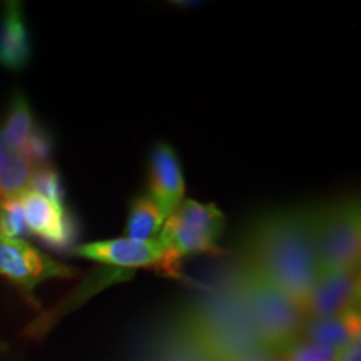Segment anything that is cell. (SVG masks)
<instances>
[{
  "label": "cell",
  "mask_w": 361,
  "mask_h": 361,
  "mask_svg": "<svg viewBox=\"0 0 361 361\" xmlns=\"http://www.w3.org/2000/svg\"><path fill=\"white\" fill-rule=\"evenodd\" d=\"M311 214L313 206L266 211L250 221L239 252V258L301 310L319 276L311 236Z\"/></svg>",
  "instance_id": "1"
},
{
  "label": "cell",
  "mask_w": 361,
  "mask_h": 361,
  "mask_svg": "<svg viewBox=\"0 0 361 361\" xmlns=\"http://www.w3.org/2000/svg\"><path fill=\"white\" fill-rule=\"evenodd\" d=\"M229 286L234 306L264 351L276 356L301 336L306 322L301 306L241 258L233 266Z\"/></svg>",
  "instance_id": "2"
},
{
  "label": "cell",
  "mask_w": 361,
  "mask_h": 361,
  "mask_svg": "<svg viewBox=\"0 0 361 361\" xmlns=\"http://www.w3.org/2000/svg\"><path fill=\"white\" fill-rule=\"evenodd\" d=\"M311 236L318 274L360 268V197H338L324 204L313 206Z\"/></svg>",
  "instance_id": "3"
},
{
  "label": "cell",
  "mask_w": 361,
  "mask_h": 361,
  "mask_svg": "<svg viewBox=\"0 0 361 361\" xmlns=\"http://www.w3.org/2000/svg\"><path fill=\"white\" fill-rule=\"evenodd\" d=\"M226 231V216L214 202L184 200L164 221L159 241L171 259L180 264L188 256L218 251Z\"/></svg>",
  "instance_id": "4"
},
{
  "label": "cell",
  "mask_w": 361,
  "mask_h": 361,
  "mask_svg": "<svg viewBox=\"0 0 361 361\" xmlns=\"http://www.w3.org/2000/svg\"><path fill=\"white\" fill-rule=\"evenodd\" d=\"M0 276L19 291L27 305L40 310L35 296L39 284L52 279H74L79 276V269L59 263L24 238L16 239L0 234Z\"/></svg>",
  "instance_id": "5"
},
{
  "label": "cell",
  "mask_w": 361,
  "mask_h": 361,
  "mask_svg": "<svg viewBox=\"0 0 361 361\" xmlns=\"http://www.w3.org/2000/svg\"><path fill=\"white\" fill-rule=\"evenodd\" d=\"M75 258L94 261L104 268H112L133 274L137 269H156L171 278H183L179 264L171 259L169 252L159 241V238L151 241H134L129 238L101 239V241L75 245L71 250Z\"/></svg>",
  "instance_id": "6"
},
{
  "label": "cell",
  "mask_w": 361,
  "mask_h": 361,
  "mask_svg": "<svg viewBox=\"0 0 361 361\" xmlns=\"http://www.w3.org/2000/svg\"><path fill=\"white\" fill-rule=\"evenodd\" d=\"M27 233H32L52 250H72L79 238V221L67 209L39 192L27 189L19 196Z\"/></svg>",
  "instance_id": "7"
},
{
  "label": "cell",
  "mask_w": 361,
  "mask_h": 361,
  "mask_svg": "<svg viewBox=\"0 0 361 361\" xmlns=\"http://www.w3.org/2000/svg\"><path fill=\"white\" fill-rule=\"evenodd\" d=\"M361 305L360 268L319 274L306 298L303 313L306 319H326Z\"/></svg>",
  "instance_id": "8"
},
{
  "label": "cell",
  "mask_w": 361,
  "mask_h": 361,
  "mask_svg": "<svg viewBox=\"0 0 361 361\" xmlns=\"http://www.w3.org/2000/svg\"><path fill=\"white\" fill-rule=\"evenodd\" d=\"M147 194L154 200L166 218L184 201L186 180L178 152L168 142H156L147 156Z\"/></svg>",
  "instance_id": "9"
},
{
  "label": "cell",
  "mask_w": 361,
  "mask_h": 361,
  "mask_svg": "<svg viewBox=\"0 0 361 361\" xmlns=\"http://www.w3.org/2000/svg\"><path fill=\"white\" fill-rule=\"evenodd\" d=\"M32 57V40L19 2H6L0 13V66L20 72Z\"/></svg>",
  "instance_id": "10"
},
{
  "label": "cell",
  "mask_w": 361,
  "mask_h": 361,
  "mask_svg": "<svg viewBox=\"0 0 361 361\" xmlns=\"http://www.w3.org/2000/svg\"><path fill=\"white\" fill-rule=\"evenodd\" d=\"M301 336L341 353L361 338V305L326 319H306Z\"/></svg>",
  "instance_id": "11"
},
{
  "label": "cell",
  "mask_w": 361,
  "mask_h": 361,
  "mask_svg": "<svg viewBox=\"0 0 361 361\" xmlns=\"http://www.w3.org/2000/svg\"><path fill=\"white\" fill-rule=\"evenodd\" d=\"M166 214L159 204L149 196L141 192L129 202L128 218H126V238L134 241H151L159 236L164 226Z\"/></svg>",
  "instance_id": "12"
},
{
  "label": "cell",
  "mask_w": 361,
  "mask_h": 361,
  "mask_svg": "<svg viewBox=\"0 0 361 361\" xmlns=\"http://www.w3.org/2000/svg\"><path fill=\"white\" fill-rule=\"evenodd\" d=\"M35 126L37 123L34 119L29 101L22 92H16L8 104L4 123L0 126V144L27 152V144L30 141Z\"/></svg>",
  "instance_id": "13"
},
{
  "label": "cell",
  "mask_w": 361,
  "mask_h": 361,
  "mask_svg": "<svg viewBox=\"0 0 361 361\" xmlns=\"http://www.w3.org/2000/svg\"><path fill=\"white\" fill-rule=\"evenodd\" d=\"M34 168L25 151L0 144V197H19L25 192Z\"/></svg>",
  "instance_id": "14"
},
{
  "label": "cell",
  "mask_w": 361,
  "mask_h": 361,
  "mask_svg": "<svg viewBox=\"0 0 361 361\" xmlns=\"http://www.w3.org/2000/svg\"><path fill=\"white\" fill-rule=\"evenodd\" d=\"M338 351L300 336L276 355L279 361H336Z\"/></svg>",
  "instance_id": "15"
},
{
  "label": "cell",
  "mask_w": 361,
  "mask_h": 361,
  "mask_svg": "<svg viewBox=\"0 0 361 361\" xmlns=\"http://www.w3.org/2000/svg\"><path fill=\"white\" fill-rule=\"evenodd\" d=\"M29 189L39 192L40 196L47 197V200L57 202V204L66 206L64 184H62V179H61V174H59V171L54 168L52 164L37 166V168H34Z\"/></svg>",
  "instance_id": "16"
},
{
  "label": "cell",
  "mask_w": 361,
  "mask_h": 361,
  "mask_svg": "<svg viewBox=\"0 0 361 361\" xmlns=\"http://www.w3.org/2000/svg\"><path fill=\"white\" fill-rule=\"evenodd\" d=\"M27 233L19 197H0V234L22 239Z\"/></svg>",
  "instance_id": "17"
},
{
  "label": "cell",
  "mask_w": 361,
  "mask_h": 361,
  "mask_svg": "<svg viewBox=\"0 0 361 361\" xmlns=\"http://www.w3.org/2000/svg\"><path fill=\"white\" fill-rule=\"evenodd\" d=\"M54 152V141L51 134L45 130L42 126H35L32 135H30V141L27 144V154H29L30 161L34 162V166H45L51 164V157Z\"/></svg>",
  "instance_id": "18"
},
{
  "label": "cell",
  "mask_w": 361,
  "mask_h": 361,
  "mask_svg": "<svg viewBox=\"0 0 361 361\" xmlns=\"http://www.w3.org/2000/svg\"><path fill=\"white\" fill-rule=\"evenodd\" d=\"M336 361H361V338L351 343L348 348H345L338 355Z\"/></svg>",
  "instance_id": "19"
},
{
  "label": "cell",
  "mask_w": 361,
  "mask_h": 361,
  "mask_svg": "<svg viewBox=\"0 0 361 361\" xmlns=\"http://www.w3.org/2000/svg\"><path fill=\"white\" fill-rule=\"evenodd\" d=\"M243 361H279L278 356L271 355L268 353V351H256V353H252L247 356V358H245Z\"/></svg>",
  "instance_id": "20"
}]
</instances>
